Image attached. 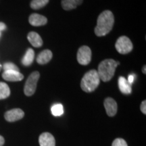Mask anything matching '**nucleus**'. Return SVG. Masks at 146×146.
I'll list each match as a JSON object with an SVG mask.
<instances>
[{"instance_id":"f257e3e1","label":"nucleus","mask_w":146,"mask_h":146,"mask_svg":"<svg viewBox=\"0 0 146 146\" xmlns=\"http://www.w3.org/2000/svg\"><path fill=\"white\" fill-rule=\"evenodd\" d=\"M114 24V16L110 10H105L100 14L97 21V26L94 29L98 36L106 35L112 31Z\"/></svg>"},{"instance_id":"f03ea898","label":"nucleus","mask_w":146,"mask_h":146,"mask_svg":"<svg viewBox=\"0 0 146 146\" xmlns=\"http://www.w3.org/2000/svg\"><path fill=\"white\" fill-rule=\"evenodd\" d=\"M119 64V62L115 61L113 59H106L101 62L97 71L100 80L104 82L110 81L114 75L116 67Z\"/></svg>"},{"instance_id":"7ed1b4c3","label":"nucleus","mask_w":146,"mask_h":146,"mask_svg":"<svg viewBox=\"0 0 146 146\" xmlns=\"http://www.w3.org/2000/svg\"><path fill=\"white\" fill-rule=\"evenodd\" d=\"M100 78L96 70H91L83 76L81 82V87L83 91L87 93L94 91L99 86Z\"/></svg>"},{"instance_id":"20e7f679","label":"nucleus","mask_w":146,"mask_h":146,"mask_svg":"<svg viewBox=\"0 0 146 146\" xmlns=\"http://www.w3.org/2000/svg\"><path fill=\"white\" fill-rule=\"evenodd\" d=\"M39 77V72L35 71V72H32L27 78L25 87H24V93L27 96H31L35 94Z\"/></svg>"},{"instance_id":"39448f33","label":"nucleus","mask_w":146,"mask_h":146,"mask_svg":"<svg viewBox=\"0 0 146 146\" xmlns=\"http://www.w3.org/2000/svg\"><path fill=\"white\" fill-rule=\"evenodd\" d=\"M115 48L120 54H127L133 50V45L129 37L121 36L116 41Z\"/></svg>"},{"instance_id":"423d86ee","label":"nucleus","mask_w":146,"mask_h":146,"mask_svg":"<svg viewBox=\"0 0 146 146\" xmlns=\"http://www.w3.org/2000/svg\"><path fill=\"white\" fill-rule=\"evenodd\" d=\"M78 62L81 65H87L90 63L91 60V50L89 47L83 45L78 50L76 56Z\"/></svg>"},{"instance_id":"0eeeda50","label":"nucleus","mask_w":146,"mask_h":146,"mask_svg":"<svg viewBox=\"0 0 146 146\" xmlns=\"http://www.w3.org/2000/svg\"><path fill=\"white\" fill-rule=\"evenodd\" d=\"M25 116V112L20 108H14L7 111L5 113V119L8 122H15L22 119Z\"/></svg>"},{"instance_id":"6e6552de","label":"nucleus","mask_w":146,"mask_h":146,"mask_svg":"<svg viewBox=\"0 0 146 146\" xmlns=\"http://www.w3.org/2000/svg\"><path fill=\"white\" fill-rule=\"evenodd\" d=\"M104 108L106 111L107 114L109 116H114L116 115V112H117V103L115 101L114 99L111 98H106L104 102Z\"/></svg>"},{"instance_id":"1a4fd4ad","label":"nucleus","mask_w":146,"mask_h":146,"mask_svg":"<svg viewBox=\"0 0 146 146\" xmlns=\"http://www.w3.org/2000/svg\"><path fill=\"white\" fill-rule=\"evenodd\" d=\"M2 77L7 81L17 82L22 81L24 78V76L19 71L6 70L3 72Z\"/></svg>"},{"instance_id":"9d476101","label":"nucleus","mask_w":146,"mask_h":146,"mask_svg":"<svg viewBox=\"0 0 146 146\" xmlns=\"http://www.w3.org/2000/svg\"><path fill=\"white\" fill-rule=\"evenodd\" d=\"M29 22L31 25L33 27H40L45 25L47 23V19L45 16L39 14H32L29 16Z\"/></svg>"},{"instance_id":"9b49d317","label":"nucleus","mask_w":146,"mask_h":146,"mask_svg":"<svg viewBox=\"0 0 146 146\" xmlns=\"http://www.w3.org/2000/svg\"><path fill=\"white\" fill-rule=\"evenodd\" d=\"M40 146H55L56 141L54 136L50 133H43L40 135L39 138Z\"/></svg>"},{"instance_id":"f8f14e48","label":"nucleus","mask_w":146,"mask_h":146,"mask_svg":"<svg viewBox=\"0 0 146 146\" xmlns=\"http://www.w3.org/2000/svg\"><path fill=\"white\" fill-rule=\"evenodd\" d=\"M118 87H119L120 91L123 94L129 95L132 91L131 85L124 76H120L118 78Z\"/></svg>"},{"instance_id":"ddd939ff","label":"nucleus","mask_w":146,"mask_h":146,"mask_svg":"<svg viewBox=\"0 0 146 146\" xmlns=\"http://www.w3.org/2000/svg\"><path fill=\"white\" fill-rule=\"evenodd\" d=\"M52 52L49 50H45L40 53L36 57V62L39 64H45L52 60Z\"/></svg>"},{"instance_id":"4468645a","label":"nucleus","mask_w":146,"mask_h":146,"mask_svg":"<svg viewBox=\"0 0 146 146\" xmlns=\"http://www.w3.org/2000/svg\"><path fill=\"white\" fill-rule=\"evenodd\" d=\"M27 39L33 46L35 47H40L43 45V40L41 36L36 32H30L27 35Z\"/></svg>"},{"instance_id":"2eb2a0df","label":"nucleus","mask_w":146,"mask_h":146,"mask_svg":"<svg viewBox=\"0 0 146 146\" xmlns=\"http://www.w3.org/2000/svg\"><path fill=\"white\" fill-rule=\"evenodd\" d=\"M83 3V0H62V7L64 10L68 11L75 9Z\"/></svg>"},{"instance_id":"dca6fc26","label":"nucleus","mask_w":146,"mask_h":146,"mask_svg":"<svg viewBox=\"0 0 146 146\" xmlns=\"http://www.w3.org/2000/svg\"><path fill=\"white\" fill-rule=\"evenodd\" d=\"M35 58V52L32 48H29L27 50L26 54L23 59H22V63L25 66H29L31 65L32 63L33 62Z\"/></svg>"},{"instance_id":"f3484780","label":"nucleus","mask_w":146,"mask_h":146,"mask_svg":"<svg viewBox=\"0 0 146 146\" xmlns=\"http://www.w3.org/2000/svg\"><path fill=\"white\" fill-rule=\"evenodd\" d=\"M10 95V87L6 83L0 82V100L8 98Z\"/></svg>"},{"instance_id":"a211bd4d","label":"nucleus","mask_w":146,"mask_h":146,"mask_svg":"<svg viewBox=\"0 0 146 146\" xmlns=\"http://www.w3.org/2000/svg\"><path fill=\"white\" fill-rule=\"evenodd\" d=\"M50 0H32L31 2V8L33 10H39L45 7L49 3Z\"/></svg>"},{"instance_id":"6ab92c4d","label":"nucleus","mask_w":146,"mask_h":146,"mask_svg":"<svg viewBox=\"0 0 146 146\" xmlns=\"http://www.w3.org/2000/svg\"><path fill=\"white\" fill-rule=\"evenodd\" d=\"M52 114L55 116H60L63 114L64 113V108L63 106L61 104H56L52 106L51 108Z\"/></svg>"},{"instance_id":"aec40b11","label":"nucleus","mask_w":146,"mask_h":146,"mask_svg":"<svg viewBox=\"0 0 146 146\" xmlns=\"http://www.w3.org/2000/svg\"><path fill=\"white\" fill-rule=\"evenodd\" d=\"M2 68L3 70H15V71H19V68L16 64L12 62H6L3 65Z\"/></svg>"},{"instance_id":"412c9836","label":"nucleus","mask_w":146,"mask_h":146,"mask_svg":"<svg viewBox=\"0 0 146 146\" xmlns=\"http://www.w3.org/2000/svg\"><path fill=\"white\" fill-rule=\"evenodd\" d=\"M112 146H128L127 142L123 139L118 138L113 141Z\"/></svg>"},{"instance_id":"4be33fe9","label":"nucleus","mask_w":146,"mask_h":146,"mask_svg":"<svg viewBox=\"0 0 146 146\" xmlns=\"http://www.w3.org/2000/svg\"><path fill=\"white\" fill-rule=\"evenodd\" d=\"M140 109H141V112L143 113V114H146V101L145 100H144V101L141 102Z\"/></svg>"},{"instance_id":"5701e85b","label":"nucleus","mask_w":146,"mask_h":146,"mask_svg":"<svg viewBox=\"0 0 146 146\" xmlns=\"http://www.w3.org/2000/svg\"><path fill=\"white\" fill-rule=\"evenodd\" d=\"M134 79H135L134 75H133V74H131V75H129V76H128L127 81L129 83L131 84V85H132V84L133 83V81H134Z\"/></svg>"},{"instance_id":"b1692460","label":"nucleus","mask_w":146,"mask_h":146,"mask_svg":"<svg viewBox=\"0 0 146 146\" xmlns=\"http://www.w3.org/2000/svg\"><path fill=\"white\" fill-rule=\"evenodd\" d=\"M5 29H6V25H5L3 23L0 22V33H1V32L5 31Z\"/></svg>"},{"instance_id":"393cba45","label":"nucleus","mask_w":146,"mask_h":146,"mask_svg":"<svg viewBox=\"0 0 146 146\" xmlns=\"http://www.w3.org/2000/svg\"><path fill=\"white\" fill-rule=\"evenodd\" d=\"M4 142H5L4 138H3L2 136L0 135V146H3V144H4Z\"/></svg>"},{"instance_id":"a878e982","label":"nucleus","mask_w":146,"mask_h":146,"mask_svg":"<svg viewBox=\"0 0 146 146\" xmlns=\"http://www.w3.org/2000/svg\"><path fill=\"white\" fill-rule=\"evenodd\" d=\"M142 72H143V74H146V66L145 65H144L143 66V68H142Z\"/></svg>"},{"instance_id":"bb28decb","label":"nucleus","mask_w":146,"mask_h":146,"mask_svg":"<svg viewBox=\"0 0 146 146\" xmlns=\"http://www.w3.org/2000/svg\"><path fill=\"white\" fill-rule=\"evenodd\" d=\"M1 68H2V66H1V64H0V71H1Z\"/></svg>"},{"instance_id":"cd10ccee","label":"nucleus","mask_w":146,"mask_h":146,"mask_svg":"<svg viewBox=\"0 0 146 146\" xmlns=\"http://www.w3.org/2000/svg\"><path fill=\"white\" fill-rule=\"evenodd\" d=\"M0 36H1V33H0Z\"/></svg>"}]
</instances>
